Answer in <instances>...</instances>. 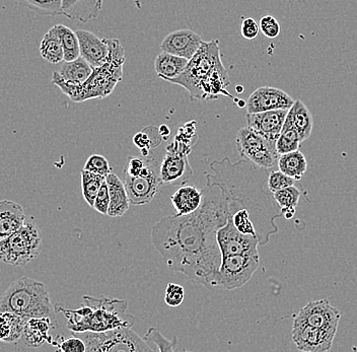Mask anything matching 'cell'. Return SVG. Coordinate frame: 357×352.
Wrapping results in <instances>:
<instances>
[{"label":"cell","instance_id":"obj_1","mask_svg":"<svg viewBox=\"0 0 357 352\" xmlns=\"http://www.w3.org/2000/svg\"><path fill=\"white\" fill-rule=\"evenodd\" d=\"M202 192L197 211L165 216L156 222L151 242L169 269L213 289L222 260L218 231L227 224L229 209L218 187L206 186Z\"/></svg>","mask_w":357,"mask_h":352},{"label":"cell","instance_id":"obj_2","mask_svg":"<svg viewBox=\"0 0 357 352\" xmlns=\"http://www.w3.org/2000/svg\"><path fill=\"white\" fill-rule=\"evenodd\" d=\"M212 174L205 173L206 186L218 187L227 200L229 215L247 211L256 227L261 246L278 233L275 220L282 216L273 193L265 190L269 171L248 160L231 162L229 158L211 162Z\"/></svg>","mask_w":357,"mask_h":352},{"label":"cell","instance_id":"obj_3","mask_svg":"<svg viewBox=\"0 0 357 352\" xmlns=\"http://www.w3.org/2000/svg\"><path fill=\"white\" fill-rule=\"evenodd\" d=\"M167 82L186 89L192 100L208 102L220 95L234 99L227 90L231 80L222 64L218 40L203 42L197 53L189 60L184 72Z\"/></svg>","mask_w":357,"mask_h":352},{"label":"cell","instance_id":"obj_4","mask_svg":"<svg viewBox=\"0 0 357 352\" xmlns=\"http://www.w3.org/2000/svg\"><path fill=\"white\" fill-rule=\"evenodd\" d=\"M84 302L77 309L55 306L56 313L66 316L67 329L73 333L104 332L124 327L132 328L135 324V318L127 313L128 302L126 300L84 296Z\"/></svg>","mask_w":357,"mask_h":352},{"label":"cell","instance_id":"obj_5","mask_svg":"<svg viewBox=\"0 0 357 352\" xmlns=\"http://www.w3.org/2000/svg\"><path fill=\"white\" fill-rule=\"evenodd\" d=\"M109 55L102 66L93 68L91 77L84 84H73L60 77L58 71L53 72L52 82L71 101L82 102L89 100L105 99L115 90L123 79V66L126 57L121 42L117 39H107Z\"/></svg>","mask_w":357,"mask_h":352},{"label":"cell","instance_id":"obj_6","mask_svg":"<svg viewBox=\"0 0 357 352\" xmlns=\"http://www.w3.org/2000/svg\"><path fill=\"white\" fill-rule=\"evenodd\" d=\"M13 312L26 319L55 318V307L51 303L46 285L28 276L13 282L0 298V313Z\"/></svg>","mask_w":357,"mask_h":352},{"label":"cell","instance_id":"obj_7","mask_svg":"<svg viewBox=\"0 0 357 352\" xmlns=\"http://www.w3.org/2000/svg\"><path fill=\"white\" fill-rule=\"evenodd\" d=\"M42 236L33 222H24L21 229L0 240V261L13 266H26L40 255Z\"/></svg>","mask_w":357,"mask_h":352},{"label":"cell","instance_id":"obj_8","mask_svg":"<svg viewBox=\"0 0 357 352\" xmlns=\"http://www.w3.org/2000/svg\"><path fill=\"white\" fill-rule=\"evenodd\" d=\"M86 343L88 352H151L149 345L131 328L73 333Z\"/></svg>","mask_w":357,"mask_h":352},{"label":"cell","instance_id":"obj_9","mask_svg":"<svg viewBox=\"0 0 357 352\" xmlns=\"http://www.w3.org/2000/svg\"><path fill=\"white\" fill-rule=\"evenodd\" d=\"M236 144L241 158L253 162L259 168L269 170L278 164L279 155L276 142L271 141L250 127L238 131Z\"/></svg>","mask_w":357,"mask_h":352},{"label":"cell","instance_id":"obj_10","mask_svg":"<svg viewBox=\"0 0 357 352\" xmlns=\"http://www.w3.org/2000/svg\"><path fill=\"white\" fill-rule=\"evenodd\" d=\"M144 158L145 167L142 174L136 177H131L124 174V180H123L130 204L137 206L149 204L164 184L160 176V166L162 160H158L153 153L149 157Z\"/></svg>","mask_w":357,"mask_h":352},{"label":"cell","instance_id":"obj_11","mask_svg":"<svg viewBox=\"0 0 357 352\" xmlns=\"http://www.w3.org/2000/svg\"><path fill=\"white\" fill-rule=\"evenodd\" d=\"M260 266L259 255L222 256V264L214 282V289H241L251 280Z\"/></svg>","mask_w":357,"mask_h":352},{"label":"cell","instance_id":"obj_12","mask_svg":"<svg viewBox=\"0 0 357 352\" xmlns=\"http://www.w3.org/2000/svg\"><path fill=\"white\" fill-rule=\"evenodd\" d=\"M342 313L332 306L329 300L307 303L294 316V326H311L337 333Z\"/></svg>","mask_w":357,"mask_h":352},{"label":"cell","instance_id":"obj_13","mask_svg":"<svg viewBox=\"0 0 357 352\" xmlns=\"http://www.w3.org/2000/svg\"><path fill=\"white\" fill-rule=\"evenodd\" d=\"M218 242L222 256L259 255L260 242L257 237L244 235L234 226L231 218H227L225 226L218 231Z\"/></svg>","mask_w":357,"mask_h":352},{"label":"cell","instance_id":"obj_14","mask_svg":"<svg viewBox=\"0 0 357 352\" xmlns=\"http://www.w3.org/2000/svg\"><path fill=\"white\" fill-rule=\"evenodd\" d=\"M193 175L190 166L188 155L174 148L171 144L167 146L166 155L160 166V176L164 184L184 185Z\"/></svg>","mask_w":357,"mask_h":352},{"label":"cell","instance_id":"obj_15","mask_svg":"<svg viewBox=\"0 0 357 352\" xmlns=\"http://www.w3.org/2000/svg\"><path fill=\"white\" fill-rule=\"evenodd\" d=\"M335 332L311 326H292L291 338L298 351L303 352L329 351L333 345Z\"/></svg>","mask_w":357,"mask_h":352},{"label":"cell","instance_id":"obj_16","mask_svg":"<svg viewBox=\"0 0 357 352\" xmlns=\"http://www.w3.org/2000/svg\"><path fill=\"white\" fill-rule=\"evenodd\" d=\"M294 100L284 91L272 86L257 89L247 100L248 113L265 112V111L290 109Z\"/></svg>","mask_w":357,"mask_h":352},{"label":"cell","instance_id":"obj_17","mask_svg":"<svg viewBox=\"0 0 357 352\" xmlns=\"http://www.w3.org/2000/svg\"><path fill=\"white\" fill-rule=\"evenodd\" d=\"M203 42L197 33L182 29L167 34L160 44V50L190 60L199 50Z\"/></svg>","mask_w":357,"mask_h":352},{"label":"cell","instance_id":"obj_18","mask_svg":"<svg viewBox=\"0 0 357 352\" xmlns=\"http://www.w3.org/2000/svg\"><path fill=\"white\" fill-rule=\"evenodd\" d=\"M289 111V109H279L265 112L248 113L247 126L271 141L276 142Z\"/></svg>","mask_w":357,"mask_h":352},{"label":"cell","instance_id":"obj_19","mask_svg":"<svg viewBox=\"0 0 357 352\" xmlns=\"http://www.w3.org/2000/svg\"><path fill=\"white\" fill-rule=\"evenodd\" d=\"M79 41L80 56L89 62L93 68L102 66L109 55V47L106 38L100 39L89 31H77Z\"/></svg>","mask_w":357,"mask_h":352},{"label":"cell","instance_id":"obj_20","mask_svg":"<svg viewBox=\"0 0 357 352\" xmlns=\"http://www.w3.org/2000/svg\"><path fill=\"white\" fill-rule=\"evenodd\" d=\"M102 2L104 0H62L61 15L86 24L99 17Z\"/></svg>","mask_w":357,"mask_h":352},{"label":"cell","instance_id":"obj_21","mask_svg":"<svg viewBox=\"0 0 357 352\" xmlns=\"http://www.w3.org/2000/svg\"><path fill=\"white\" fill-rule=\"evenodd\" d=\"M22 205L11 200H0V240L6 239L26 222Z\"/></svg>","mask_w":357,"mask_h":352},{"label":"cell","instance_id":"obj_22","mask_svg":"<svg viewBox=\"0 0 357 352\" xmlns=\"http://www.w3.org/2000/svg\"><path fill=\"white\" fill-rule=\"evenodd\" d=\"M53 327V319L48 317L31 318L26 322L22 332V339L24 344L33 349L41 346L44 343L52 342L49 330Z\"/></svg>","mask_w":357,"mask_h":352},{"label":"cell","instance_id":"obj_23","mask_svg":"<svg viewBox=\"0 0 357 352\" xmlns=\"http://www.w3.org/2000/svg\"><path fill=\"white\" fill-rule=\"evenodd\" d=\"M106 182L110 194L108 215L111 217H120L128 211L130 204L124 182L114 173L106 176Z\"/></svg>","mask_w":357,"mask_h":352},{"label":"cell","instance_id":"obj_24","mask_svg":"<svg viewBox=\"0 0 357 352\" xmlns=\"http://www.w3.org/2000/svg\"><path fill=\"white\" fill-rule=\"evenodd\" d=\"M202 197V190L194 186L183 185L172 195L171 200L178 215H188L199 208Z\"/></svg>","mask_w":357,"mask_h":352},{"label":"cell","instance_id":"obj_25","mask_svg":"<svg viewBox=\"0 0 357 352\" xmlns=\"http://www.w3.org/2000/svg\"><path fill=\"white\" fill-rule=\"evenodd\" d=\"M285 120L298 131L301 142L305 141L311 137L314 118H312L311 111L301 100L294 101Z\"/></svg>","mask_w":357,"mask_h":352},{"label":"cell","instance_id":"obj_26","mask_svg":"<svg viewBox=\"0 0 357 352\" xmlns=\"http://www.w3.org/2000/svg\"><path fill=\"white\" fill-rule=\"evenodd\" d=\"M189 60L169 53H160L155 58V69L160 79L169 80L182 75L188 66Z\"/></svg>","mask_w":357,"mask_h":352},{"label":"cell","instance_id":"obj_27","mask_svg":"<svg viewBox=\"0 0 357 352\" xmlns=\"http://www.w3.org/2000/svg\"><path fill=\"white\" fill-rule=\"evenodd\" d=\"M28 320L29 319L22 317L13 312H1L0 313V341L13 343L21 339Z\"/></svg>","mask_w":357,"mask_h":352},{"label":"cell","instance_id":"obj_28","mask_svg":"<svg viewBox=\"0 0 357 352\" xmlns=\"http://www.w3.org/2000/svg\"><path fill=\"white\" fill-rule=\"evenodd\" d=\"M93 69V66L86 60L79 56L73 61L64 62L58 73L67 82L82 84L91 77Z\"/></svg>","mask_w":357,"mask_h":352},{"label":"cell","instance_id":"obj_29","mask_svg":"<svg viewBox=\"0 0 357 352\" xmlns=\"http://www.w3.org/2000/svg\"><path fill=\"white\" fill-rule=\"evenodd\" d=\"M278 166L279 171L289 176L296 182L301 181L307 170V159L300 151L279 155Z\"/></svg>","mask_w":357,"mask_h":352},{"label":"cell","instance_id":"obj_30","mask_svg":"<svg viewBox=\"0 0 357 352\" xmlns=\"http://www.w3.org/2000/svg\"><path fill=\"white\" fill-rule=\"evenodd\" d=\"M40 54L46 61L57 64L64 61V52L56 26L45 34L40 44Z\"/></svg>","mask_w":357,"mask_h":352},{"label":"cell","instance_id":"obj_31","mask_svg":"<svg viewBox=\"0 0 357 352\" xmlns=\"http://www.w3.org/2000/svg\"><path fill=\"white\" fill-rule=\"evenodd\" d=\"M64 52V61H73L80 56L79 41L77 33L64 24H56Z\"/></svg>","mask_w":357,"mask_h":352},{"label":"cell","instance_id":"obj_32","mask_svg":"<svg viewBox=\"0 0 357 352\" xmlns=\"http://www.w3.org/2000/svg\"><path fill=\"white\" fill-rule=\"evenodd\" d=\"M301 138L298 131L296 130L291 124L285 120L283 124L282 130L276 141V151L278 155L292 153V151H300Z\"/></svg>","mask_w":357,"mask_h":352},{"label":"cell","instance_id":"obj_33","mask_svg":"<svg viewBox=\"0 0 357 352\" xmlns=\"http://www.w3.org/2000/svg\"><path fill=\"white\" fill-rule=\"evenodd\" d=\"M105 181H106L105 176L86 170L82 171V195L89 206L93 207L95 204L96 196Z\"/></svg>","mask_w":357,"mask_h":352},{"label":"cell","instance_id":"obj_34","mask_svg":"<svg viewBox=\"0 0 357 352\" xmlns=\"http://www.w3.org/2000/svg\"><path fill=\"white\" fill-rule=\"evenodd\" d=\"M17 2L43 17L61 15L62 0H17Z\"/></svg>","mask_w":357,"mask_h":352},{"label":"cell","instance_id":"obj_35","mask_svg":"<svg viewBox=\"0 0 357 352\" xmlns=\"http://www.w3.org/2000/svg\"><path fill=\"white\" fill-rule=\"evenodd\" d=\"M144 340L151 351L173 352L177 347V337H174L173 340H169L155 327L149 329V331L145 333Z\"/></svg>","mask_w":357,"mask_h":352},{"label":"cell","instance_id":"obj_36","mask_svg":"<svg viewBox=\"0 0 357 352\" xmlns=\"http://www.w3.org/2000/svg\"><path fill=\"white\" fill-rule=\"evenodd\" d=\"M273 196L280 209L289 208V207L296 208L300 201L301 191L294 185L273 193Z\"/></svg>","mask_w":357,"mask_h":352},{"label":"cell","instance_id":"obj_37","mask_svg":"<svg viewBox=\"0 0 357 352\" xmlns=\"http://www.w3.org/2000/svg\"><path fill=\"white\" fill-rule=\"evenodd\" d=\"M296 182V180L285 175L281 171H270L267 179L268 190L271 193H275L279 190L287 188V187L294 186Z\"/></svg>","mask_w":357,"mask_h":352},{"label":"cell","instance_id":"obj_38","mask_svg":"<svg viewBox=\"0 0 357 352\" xmlns=\"http://www.w3.org/2000/svg\"><path fill=\"white\" fill-rule=\"evenodd\" d=\"M84 170L99 174L105 177L112 173V168L108 160L100 155H91L84 164Z\"/></svg>","mask_w":357,"mask_h":352},{"label":"cell","instance_id":"obj_39","mask_svg":"<svg viewBox=\"0 0 357 352\" xmlns=\"http://www.w3.org/2000/svg\"><path fill=\"white\" fill-rule=\"evenodd\" d=\"M185 298V289L182 285L169 284L166 287V295L165 302L167 306L178 307L182 305Z\"/></svg>","mask_w":357,"mask_h":352},{"label":"cell","instance_id":"obj_40","mask_svg":"<svg viewBox=\"0 0 357 352\" xmlns=\"http://www.w3.org/2000/svg\"><path fill=\"white\" fill-rule=\"evenodd\" d=\"M260 31L269 39L278 38L281 32V26L278 20L272 15H265L260 20Z\"/></svg>","mask_w":357,"mask_h":352},{"label":"cell","instance_id":"obj_41","mask_svg":"<svg viewBox=\"0 0 357 352\" xmlns=\"http://www.w3.org/2000/svg\"><path fill=\"white\" fill-rule=\"evenodd\" d=\"M53 345L57 347L58 351L62 352L86 351V343L75 335H73V337L68 338V339H62L59 343L53 342Z\"/></svg>","mask_w":357,"mask_h":352},{"label":"cell","instance_id":"obj_42","mask_svg":"<svg viewBox=\"0 0 357 352\" xmlns=\"http://www.w3.org/2000/svg\"><path fill=\"white\" fill-rule=\"evenodd\" d=\"M109 205H110V194H109L108 185L105 181L96 196L93 208L96 209L100 215H108Z\"/></svg>","mask_w":357,"mask_h":352},{"label":"cell","instance_id":"obj_43","mask_svg":"<svg viewBox=\"0 0 357 352\" xmlns=\"http://www.w3.org/2000/svg\"><path fill=\"white\" fill-rule=\"evenodd\" d=\"M144 167L145 159L144 157H129L123 174H126V175L131 176V177H136V176H139L142 174Z\"/></svg>","mask_w":357,"mask_h":352},{"label":"cell","instance_id":"obj_44","mask_svg":"<svg viewBox=\"0 0 357 352\" xmlns=\"http://www.w3.org/2000/svg\"><path fill=\"white\" fill-rule=\"evenodd\" d=\"M259 32H260V26L257 24L253 17H248L243 21L241 24V33L243 37L247 40H253L258 37Z\"/></svg>","mask_w":357,"mask_h":352},{"label":"cell","instance_id":"obj_45","mask_svg":"<svg viewBox=\"0 0 357 352\" xmlns=\"http://www.w3.org/2000/svg\"><path fill=\"white\" fill-rule=\"evenodd\" d=\"M133 144H135L140 151H142V149H149V151H151V148H155V144H153V139L149 137V133L145 132V130L134 135Z\"/></svg>","mask_w":357,"mask_h":352},{"label":"cell","instance_id":"obj_46","mask_svg":"<svg viewBox=\"0 0 357 352\" xmlns=\"http://www.w3.org/2000/svg\"><path fill=\"white\" fill-rule=\"evenodd\" d=\"M282 216H284L287 220H291L296 215V208L294 207H289V208L280 209Z\"/></svg>","mask_w":357,"mask_h":352},{"label":"cell","instance_id":"obj_47","mask_svg":"<svg viewBox=\"0 0 357 352\" xmlns=\"http://www.w3.org/2000/svg\"><path fill=\"white\" fill-rule=\"evenodd\" d=\"M158 132H160V137H162V139H167L169 135V129L167 128L166 125H162L158 129Z\"/></svg>","mask_w":357,"mask_h":352},{"label":"cell","instance_id":"obj_48","mask_svg":"<svg viewBox=\"0 0 357 352\" xmlns=\"http://www.w3.org/2000/svg\"><path fill=\"white\" fill-rule=\"evenodd\" d=\"M236 91H238V93H242L244 91V88L243 86H236Z\"/></svg>","mask_w":357,"mask_h":352}]
</instances>
